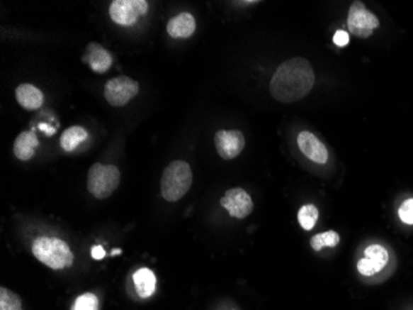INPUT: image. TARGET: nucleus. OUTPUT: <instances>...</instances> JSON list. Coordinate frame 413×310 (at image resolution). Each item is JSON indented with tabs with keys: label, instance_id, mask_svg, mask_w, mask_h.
<instances>
[{
	"label": "nucleus",
	"instance_id": "obj_2",
	"mask_svg": "<svg viewBox=\"0 0 413 310\" xmlns=\"http://www.w3.org/2000/svg\"><path fill=\"white\" fill-rule=\"evenodd\" d=\"M193 175L188 162L175 160L166 167L161 177V194L166 201L176 202L185 196L192 185Z\"/></svg>",
	"mask_w": 413,
	"mask_h": 310
},
{
	"label": "nucleus",
	"instance_id": "obj_14",
	"mask_svg": "<svg viewBox=\"0 0 413 310\" xmlns=\"http://www.w3.org/2000/svg\"><path fill=\"white\" fill-rule=\"evenodd\" d=\"M18 104L28 111L39 109L44 104V94L33 84H23L15 91Z\"/></svg>",
	"mask_w": 413,
	"mask_h": 310
},
{
	"label": "nucleus",
	"instance_id": "obj_23",
	"mask_svg": "<svg viewBox=\"0 0 413 310\" xmlns=\"http://www.w3.org/2000/svg\"><path fill=\"white\" fill-rule=\"evenodd\" d=\"M333 41L334 44L338 45V46H346L349 44V34L344 31V30H338L334 36H333Z\"/></svg>",
	"mask_w": 413,
	"mask_h": 310
},
{
	"label": "nucleus",
	"instance_id": "obj_13",
	"mask_svg": "<svg viewBox=\"0 0 413 310\" xmlns=\"http://www.w3.org/2000/svg\"><path fill=\"white\" fill-rule=\"evenodd\" d=\"M196 19L190 13L176 15L167 23V33L174 39H187L195 34Z\"/></svg>",
	"mask_w": 413,
	"mask_h": 310
},
{
	"label": "nucleus",
	"instance_id": "obj_6",
	"mask_svg": "<svg viewBox=\"0 0 413 310\" xmlns=\"http://www.w3.org/2000/svg\"><path fill=\"white\" fill-rule=\"evenodd\" d=\"M147 10L149 3L146 0H114L109 8V15L115 24L132 26Z\"/></svg>",
	"mask_w": 413,
	"mask_h": 310
},
{
	"label": "nucleus",
	"instance_id": "obj_12",
	"mask_svg": "<svg viewBox=\"0 0 413 310\" xmlns=\"http://www.w3.org/2000/svg\"><path fill=\"white\" fill-rule=\"evenodd\" d=\"M83 61L97 74L107 72L113 64L112 56L109 54V51L97 43H91L88 45L86 54L83 56Z\"/></svg>",
	"mask_w": 413,
	"mask_h": 310
},
{
	"label": "nucleus",
	"instance_id": "obj_1",
	"mask_svg": "<svg viewBox=\"0 0 413 310\" xmlns=\"http://www.w3.org/2000/svg\"><path fill=\"white\" fill-rule=\"evenodd\" d=\"M315 71L310 61L293 57L277 67L270 82V92L282 104H293L306 97L315 86Z\"/></svg>",
	"mask_w": 413,
	"mask_h": 310
},
{
	"label": "nucleus",
	"instance_id": "obj_11",
	"mask_svg": "<svg viewBox=\"0 0 413 310\" xmlns=\"http://www.w3.org/2000/svg\"><path fill=\"white\" fill-rule=\"evenodd\" d=\"M297 144L305 157H308L311 162L317 164H326L328 160V150L326 145L317 138L311 132H301L297 137Z\"/></svg>",
	"mask_w": 413,
	"mask_h": 310
},
{
	"label": "nucleus",
	"instance_id": "obj_20",
	"mask_svg": "<svg viewBox=\"0 0 413 310\" xmlns=\"http://www.w3.org/2000/svg\"><path fill=\"white\" fill-rule=\"evenodd\" d=\"M0 310H24L21 299L14 292L6 288H0Z\"/></svg>",
	"mask_w": 413,
	"mask_h": 310
},
{
	"label": "nucleus",
	"instance_id": "obj_21",
	"mask_svg": "<svg viewBox=\"0 0 413 310\" xmlns=\"http://www.w3.org/2000/svg\"><path fill=\"white\" fill-rule=\"evenodd\" d=\"M99 303H98L97 297L93 293H86L82 296L78 297L72 310H98Z\"/></svg>",
	"mask_w": 413,
	"mask_h": 310
},
{
	"label": "nucleus",
	"instance_id": "obj_10",
	"mask_svg": "<svg viewBox=\"0 0 413 310\" xmlns=\"http://www.w3.org/2000/svg\"><path fill=\"white\" fill-rule=\"evenodd\" d=\"M214 143L224 160L238 157L245 148V138L240 131H218L214 137Z\"/></svg>",
	"mask_w": 413,
	"mask_h": 310
},
{
	"label": "nucleus",
	"instance_id": "obj_25",
	"mask_svg": "<svg viewBox=\"0 0 413 310\" xmlns=\"http://www.w3.org/2000/svg\"><path fill=\"white\" fill-rule=\"evenodd\" d=\"M39 129L45 132V133L49 134V135H54L55 132H56V129L54 127H50L49 124L46 123H40Z\"/></svg>",
	"mask_w": 413,
	"mask_h": 310
},
{
	"label": "nucleus",
	"instance_id": "obj_3",
	"mask_svg": "<svg viewBox=\"0 0 413 310\" xmlns=\"http://www.w3.org/2000/svg\"><path fill=\"white\" fill-rule=\"evenodd\" d=\"M33 253L41 263L52 270H64L73 265V253L69 245L54 237H40L33 245Z\"/></svg>",
	"mask_w": 413,
	"mask_h": 310
},
{
	"label": "nucleus",
	"instance_id": "obj_19",
	"mask_svg": "<svg viewBox=\"0 0 413 310\" xmlns=\"http://www.w3.org/2000/svg\"><path fill=\"white\" fill-rule=\"evenodd\" d=\"M341 242V236L336 231L322 232L317 233L311 238V247L316 252H319L324 247H336Z\"/></svg>",
	"mask_w": 413,
	"mask_h": 310
},
{
	"label": "nucleus",
	"instance_id": "obj_7",
	"mask_svg": "<svg viewBox=\"0 0 413 310\" xmlns=\"http://www.w3.org/2000/svg\"><path fill=\"white\" fill-rule=\"evenodd\" d=\"M139 94V84L137 81L120 76L109 79L104 87V97L113 107H123Z\"/></svg>",
	"mask_w": 413,
	"mask_h": 310
},
{
	"label": "nucleus",
	"instance_id": "obj_5",
	"mask_svg": "<svg viewBox=\"0 0 413 310\" xmlns=\"http://www.w3.org/2000/svg\"><path fill=\"white\" fill-rule=\"evenodd\" d=\"M379 25L378 16L366 9L364 3L354 1L350 5L348 28L351 34L361 39H366L373 35L374 30L379 28Z\"/></svg>",
	"mask_w": 413,
	"mask_h": 310
},
{
	"label": "nucleus",
	"instance_id": "obj_26",
	"mask_svg": "<svg viewBox=\"0 0 413 310\" xmlns=\"http://www.w3.org/2000/svg\"><path fill=\"white\" fill-rule=\"evenodd\" d=\"M120 250H114L112 253V256H115V255H120Z\"/></svg>",
	"mask_w": 413,
	"mask_h": 310
},
{
	"label": "nucleus",
	"instance_id": "obj_15",
	"mask_svg": "<svg viewBox=\"0 0 413 310\" xmlns=\"http://www.w3.org/2000/svg\"><path fill=\"white\" fill-rule=\"evenodd\" d=\"M39 147V139L33 132H23L14 142L15 157L23 162H28L35 155V150Z\"/></svg>",
	"mask_w": 413,
	"mask_h": 310
},
{
	"label": "nucleus",
	"instance_id": "obj_17",
	"mask_svg": "<svg viewBox=\"0 0 413 310\" xmlns=\"http://www.w3.org/2000/svg\"><path fill=\"white\" fill-rule=\"evenodd\" d=\"M88 132L86 129L79 127V126H73L66 129L61 138H60V144L64 149V152H73L74 149L77 148L79 144L83 143L84 140H87Z\"/></svg>",
	"mask_w": 413,
	"mask_h": 310
},
{
	"label": "nucleus",
	"instance_id": "obj_8",
	"mask_svg": "<svg viewBox=\"0 0 413 310\" xmlns=\"http://www.w3.org/2000/svg\"><path fill=\"white\" fill-rule=\"evenodd\" d=\"M220 205L229 212L230 216L235 218H245L254 210L253 199L240 187H234L225 192L220 199Z\"/></svg>",
	"mask_w": 413,
	"mask_h": 310
},
{
	"label": "nucleus",
	"instance_id": "obj_22",
	"mask_svg": "<svg viewBox=\"0 0 413 310\" xmlns=\"http://www.w3.org/2000/svg\"><path fill=\"white\" fill-rule=\"evenodd\" d=\"M399 216L401 221L407 223V225H413V199H407L401 204L399 209Z\"/></svg>",
	"mask_w": 413,
	"mask_h": 310
},
{
	"label": "nucleus",
	"instance_id": "obj_16",
	"mask_svg": "<svg viewBox=\"0 0 413 310\" xmlns=\"http://www.w3.org/2000/svg\"><path fill=\"white\" fill-rule=\"evenodd\" d=\"M134 286L141 298H149L155 293L156 277L149 268H141L134 273Z\"/></svg>",
	"mask_w": 413,
	"mask_h": 310
},
{
	"label": "nucleus",
	"instance_id": "obj_4",
	"mask_svg": "<svg viewBox=\"0 0 413 310\" xmlns=\"http://www.w3.org/2000/svg\"><path fill=\"white\" fill-rule=\"evenodd\" d=\"M120 182V172L115 165H104L101 162L93 164L88 172V192L99 200L107 199L117 190Z\"/></svg>",
	"mask_w": 413,
	"mask_h": 310
},
{
	"label": "nucleus",
	"instance_id": "obj_24",
	"mask_svg": "<svg viewBox=\"0 0 413 310\" xmlns=\"http://www.w3.org/2000/svg\"><path fill=\"white\" fill-rule=\"evenodd\" d=\"M92 257L94 260H103L104 257H106V251H104V248L102 246H94L92 248Z\"/></svg>",
	"mask_w": 413,
	"mask_h": 310
},
{
	"label": "nucleus",
	"instance_id": "obj_18",
	"mask_svg": "<svg viewBox=\"0 0 413 310\" xmlns=\"http://www.w3.org/2000/svg\"><path fill=\"white\" fill-rule=\"evenodd\" d=\"M318 217H319V211H318L316 205H313V204L303 205L297 215L300 225L306 231H311L312 228L316 226Z\"/></svg>",
	"mask_w": 413,
	"mask_h": 310
},
{
	"label": "nucleus",
	"instance_id": "obj_9",
	"mask_svg": "<svg viewBox=\"0 0 413 310\" xmlns=\"http://www.w3.org/2000/svg\"><path fill=\"white\" fill-rule=\"evenodd\" d=\"M389 262V252L379 243H373L366 247L364 257L359 260L356 268L360 275L364 277H373L383 271Z\"/></svg>",
	"mask_w": 413,
	"mask_h": 310
}]
</instances>
